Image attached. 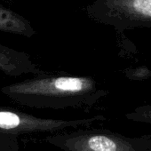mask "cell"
Returning <instances> with one entry per match:
<instances>
[{
	"label": "cell",
	"instance_id": "1",
	"mask_svg": "<svg viewBox=\"0 0 151 151\" xmlns=\"http://www.w3.org/2000/svg\"><path fill=\"white\" fill-rule=\"evenodd\" d=\"M13 102L37 109H87L93 107L107 93L88 76L40 75L1 88Z\"/></svg>",
	"mask_w": 151,
	"mask_h": 151
},
{
	"label": "cell",
	"instance_id": "4",
	"mask_svg": "<svg viewBox=\"0 0 151 151\" xmlns=\"http://www.w3.org/2000/svg\"><path fill=\"white\" fill-rule=\"evenodd\" d=\"M86 12L92 21L110 26L117 32L151 29V0H94Z\"/></svg>",
	"mask_w": 151,
	"mask_h": 151
},
{
	"label": "cell",
	"instance_id": "3",
	"mask_svg": "<svg viewBox=\"0 0 151 151\" xmlns=\"http://www.w3.org/2000/svg\"><path fill=\"white\" fill-rule=\"evenodd\" d=\"M44 140L62 151H149L151 134L128 137L107 129L75 128L52 133Z\"/></svg>",
	"mask_w": 151,
	"mask_h": 151
},
{
	"label": "cell",
	"instance_id": "8",
	"mask_svg": "<svg viewBox=\"0 0 151 151\" xmlns=\"http://www.w3.org/2000/svg\"><path fill=\"white\" fill-rule=\"evenodd\" d=\"M12 1H13V0H0V2H6V3H7V2L11 3Z\"/></svg>",
	"mask_w": 151,
	"mask_h": 151
},
{
	"label": "cell",
	"instance_id": "2",
	"mask_svg": "<svg viewBox=\"0 0 151 151\" xmlns=\"http://www.w3.org/2000/svg\"><path fill=\"white\" fill-rule=\"evenodd\" d=\"M104 116L61 119L39 117L22 110L0 105V151H19L22 136L55 133L79 127H89L102 122Z\"/></svg>",
	"mask_w": 151,
	"mask_h": 151
},
{
	"label": "cell",
	"instance_id": "6",
	"mask_svg": "<svg viewBox=\"0 0 151 151\" xmlns=\"http://www.w3.org/2000/svg\"><path fill=\"white\" fill-rule=\"evenodd\" d=\"M0 31L25 37H32L37 33L27 18L2 5H0Z\"/></svg>",
	"mask_w": 151,
	"mask_h": 151
},
{
	"label": "cell",
	"instance_id": "9",
	"mask_svg": "<svg viewBox=\"0 0 151 151\" xmlns=\"http://www.w3.org/2000/svg\"><path fill=\"white\" fill-rule=\"evenodd\" d=\"M149 151H151V148H150V149H149Z\"/></svg>",
	"mask_w": 151,
	"mask_h": 151
},
{
	"label": "cell",
	"instance_id": "7",
	"mask_svg": "<svg viewBox=\"0 0 151 151\" xmlns=\"http://www.w3.org/2000/svg\"><path fill=\"white\" fill-rule=\"evenodd\" d=\"M125 118L132 122L151 125V103L136 107L133 110L125 114Z\"/></svg>",
	"mask_w": 151,
	"mask_h": 151
},
{
	"label": "cell",
	"instance_id": "5",
	"mask_svg": "<svg viewBox=\"0 0 151 151\" xmlns=\"http://www.w3.org/2000/svg\"><path fill=\"white\" fill-rule=\"evenodd\" d=\"M0 71L9 77H21L22 75H40L45 73L31 56L0 44Z\"/></svg>",
	"mask_w": 151,
	"mask_h": 151
}]
</instances>
